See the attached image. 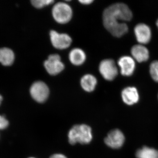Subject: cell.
Wrapping results in <instances>:
<instances>
[{
    "instance_id": "obj_1",
    "label": "cell",
    "mask_w": 158,
    "mask_h": 158,
    "mask_svg": "<svg viewBox=\"0 0 158 158\" xmlns=\"http://www.w3.org/2000/svg\"><path fill=\"white\" fill-rule=\"evenodd\" d=\"M132 17V12L127 6L124 3H116L104 11L103 23L105 28L112 35L120 37L128 31L127 24L123 22L129 21Z\"/></svg>"
},
{
    "instance_id": "obj_2",
    "label": "cell",
    "mask_w": 158,
    "mask_h": 158,
    "mask_svg": "<svg viewBox=\"0 0 158 158\" xmlns=\"http://www.w3.org/2000/svg\"><path fill=\"white\" fill-rule=\"evenodd\" d=\"M67 137V141L70 145H88L93 140V129L87 123L75 124L69 130Z\"/></svg>"
},
{
    "instance_id": "obj_3",
    "label": "cell",
    "mask_w": 158,
    "mask_h": 158,
    "mask_svg": "<svg viewBox=\"0 0 158 158\" xmlns=\"http://www.w3.org/2000/svg\"><path fill=\"white\" fill-rule=\"evenodd\" d=\"M52 14L57 23H67L72 18V9L67 3L59 2L54 5L52 9Z\"/></svg>"
},
{
    "instance_id": "obj_4",
    "label": "cell",
    "mask_w": 158,
    "mask_h": 158,
    "mask_svg": "<svg viewBox=\"0 0 158 158\" xmlns=\"http://www.w3.org/2000/svg\"><path fill=\"white\" fill-rule=\"evenodd\" d=\"M30 95L32 99L39 104L45 103L48 99L50 90L48 85L41 81L34 82L30 89Z\"/></svg>"
},
{
    "instance_id": "obj_5",
    "label": "cell",
    "mask_w": 158,
    "mask_h": 158,
    "mask_svg": "<svg viewBox=\"0 0 158 158\" xmlns=\"http://www.w3.org/2000/svg\"><path fill=\"white\" fill-rule=\"evenodd\" d=\"M125 137L119 129L111 130L105 136L104 142L107 147L112 149H120L124 145Z\"/></svg>"
},
{
    "instance_id": "obj_6",
    "label": "cell",
    "mask_w": 158,
    "mask_h": 158,
    "mask_svg": "<svg viewBox=\"0 0 158 158\" xmlns=\"http://www.w3.org/2000/svg\"><path fill=\"white\" fill-rule=\"evenodd\" d=\"M99 70L103 77L108 81H112L118 74V69L113 59H106L100 62Z\"/></svg>"
},
{
    "instance_id": "obj_7",
    "label": "cell",
    "mask_w": 158,
    "mask_h": 158,
    "mask_svg": "<svg viewBox=\"0 0 158 158\" xmlns=\"http://www.w3.org/2000/svg\"><path fill=\"white\" fill-rule=\"evenodd\" d=\"M44 67L50 75H56L64 69V64L61 61V57L58 54H52L44 62Z\"/></svg>"
},
{
    "instance_id": "obj_8",
    "label": "cell",
    "mask_w": 158,
    "mask_h": 158,
    "mask_svg": "<svg viewBox=\"0 0 158 158\" xmlns=\"http://www.w3.org/2000/svg\"><path fill=\"white\" fill-rule=\"evenodd\" d=\"M50 36L53 46L58 49H65L68 48L72 42V38L68 34H59L53 30L50 31Z\"/></svg>"
},
{
    "instance_id": "obj_9",
    "label": "cell",
    "mask_w": 158,
    "mask_h": 158,
    "mask_svg": "<svg viewBox=\"0 0 158 158\" xmlns=\"http://www.w3.org/2000/svg\"><path fill=\"white\" fill-rule=\"evenodd\" d=\"M136 39L140 44H147L151 39V29L147 25L144 23L137 24L134 29Z\"/></svg>"
},
{
    "instance_id": "obj_10",
    "label": "cell",
    "mask_w": 158,
    "mask_h": 158,
    "mask_svg": "<svg viewBox=\"0 0 158 158\" xmlns=\"http://www.w3.org/2000/svg\"><path fill=\"white\" fill-rule=\"evenodd\" d=\"M118 64L123 76L129 77L133 74L135 68V62L132 57L123 56L119 58Z\"/></svg>"
},
{
    "instance_id": "obj_11",
    "label": "cell",
    "mask_w": 158,
    "mask_h": 158,
    "mask_svg": "<svg viewBox=\"0 0 158 158\" xmlns=\"http://www.w3.org/2000/svg\"><path fill=\"white\" fill-rule=\"evenodd\" d=\"M123 101L127 106H133L139 102L140 97L137 88L128 87L124 88L121 92Z\"/></svg>"
},
{
    "instance_id": "obj_12",
    "label": "cell",
    "mask_w": 158,
    "mask_h": 158,
    "mask_svg": "<svg viewBox=\"0 0 158 158\" xmlns=\"http://www.w3.org/2000/svg\"><path fill=\"white\" fill-rule=\"evenodd\" d=\"M131 53L134 59L139 62H145L149 59V51L142 44L133 46L131 49Z\"/></svg>"
},
{
    "instance_id": "obj_13",
    "label": "cell",
    "mask_w": 158,
    "mask_h": 158,
    "mask_svg": "<svg viewBox=\"0 0 158 158\" xmlns=\"http://www.w3.org/2000/svg\"><path fill=\"white\" fill-rule=\"evenodd\" d=\"M97 84V80L92 75H85L81 79V86L83 90L87 92H93L95 90Z\"/></svg>"
},
{
    "instance_id": "obj_14",
    "label": "cell",
    "mask_w": 158,
    "mask_h": 158,
    "mask_svg": "<svg viewBox=\"0 0 158 158\" xmlns=\"http://www.w3.org/2000/svg\"><path fill=\"white\" fill-rule=\"evenodd\" d=\"M85 52L81 49H73L69 54V59L74 65H80L83 64L86 60Z\"/></svg>"
},
{
    "instance_id": "obj_15",
    "label": "cell",
    "mask_w": 158,
    "mask_h": 158,
    "mask_svg": "<svg viewBox=\"0 0 158 158\" xmlns=\"http://www.w3.org/2000/svg\"><path fill=\"white\" fill-rule=\"evenodd\" d=\"M15 54L11 49L8 48H0V62L5 66H9L13 64Z\"/></svg>"
},
{
    "instance_id": "obj_16",
    "label": "cell",
    "mask_w": 158,
    "mask_h": 158,
    "mask_svg": "<svg viewBox=\"0 0 158 158\" xmlns=\"http://www.w3.org/2000/svg\"><path fill=\"white\" fill-rule=\"evenodd\" d=\"M137 158H158V150L144 146L136 151Z\"/></svg>"
},
{
    "instance_id": "obj_17",
    "label": "cell",
    "mask_w": 158,
    "mask_h": 158,
    "mask_svg": "<svg viewBox=\"0 0 158 158\" xmlns=\"http://www.w3.org/2000/svg\"><path fill=\"white\" fill-rule=\"evenodd\" d=\"M151 76L155 81L158 83V61H153L151 63L149 69Z\"/></svg>"
},
{
    "instance_id": "obj_18",
    "label": "cell",
    "mask_w": 158,
    "mask_h": 158,
    "mask_svg": "<svg viewBox=\"0 0 158 158\" xmlns=\"http://www.w3.org/2000/svg\"><path fill=\"white\" fill-rule=\"evenodd\" d=\"M31 4L35 8L42 9L45 6H48L54 2L53 0H32Z\"/></svg>"
},
{
    "instance_id": "obj_19",
    "label": "cell",
    "mask_w": 158,
    "mask_h": 158,
    "mask_svg": "<svg viewBox=\"0 0 158 158\" xmlns=\"http://www.w3.org/2000/svg\"><path fill=\"white\" fill-rule=\"evenodd\" d=\"M9 126V122L6 116L0 114V131L7 129Z\"/></svg>"
},
{
    "instance_id": "obj_20",
    "label": "cell",
    "mask_w": 158,
    "mask_h": 158,
    "mask_svg": "<svg viewBox=\"0 0 158 158\" xmlns=\"http://www.w3.org/2000/svg\"><path fill=\"white\" fill-rule=\"evenodd\" d=\"M48 158H69L67 156L62 153L57 152L51 155Z\"/></svg>"
},
{
    "instance_id": "obj_21",
    "label": "cell",
    "mask_w": 158,
    "mask_h": 158,
    "mask_svg": "<svg viewBox=\"0 0 158 158\" xmlns=\"http://www.w3.org/2000/svg\"><path fill=\"white\" fill-rule=\"evenodd\" d=\"M79 2L83 5H88L91 4L94 1L93 0H80Z\"/></svg>"
},
{
    "instance_id": "obj_22",
    "label": "cell",
    "mask_w": 158,
    "mask_h": 158,
    "mask_svg": "<svg viewBox=\"0 0 158 158\" xmlns=\"http://www.w3.org/2000/svg\"><path fill=\"white\" fill-rule=\"evenodd\" d=\"M3 100V97L2 95L0 94V107H1V105H2V103Z\"/></svg>"
},
{
    "instance_id": "obj_23",
    "label": "cell",
    "mask_w": 158,
    "mask_h": 158,
    "mask_svg": "<svg viewBox=\"0 0 158 158\" xmlns=\"http://www.w3.org/2000/svg\"><path fill=\"white\" fill-rule=\"evenodd\" d=\"M27 158H38L36 157H35V156H30V157H27Z\"/></svg>"
},
{
    "instance_id": "obj_24",
    "label": "cell",
    "mask_w": 158,
    "mask_h": 158,
    "mask_svg": "<svg viewBox=\"0 0 158 158\" xmlns=\"http://www.w3.org/2000/svg\"><path fill=\"white\" fill-rule=\"evenodd\" d=\"M156 25L157 26L158 28V19L157 20L156 22Z\"/></svg>"
},
{
    "instance_id": "obj_25",
    "label": "cell",
    "mask_w": 158,
    "mask_h": 158,
    "mask_svg": "<svg viewBox=\"0 0 158 158\" xmlns=\"http://www.w3.org/2000/svg\"></svg>"
}]
</instances>
